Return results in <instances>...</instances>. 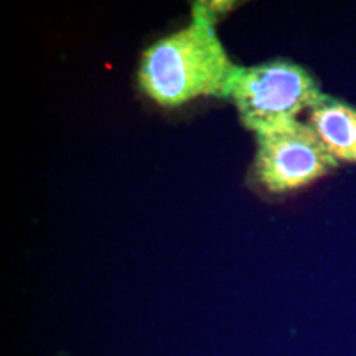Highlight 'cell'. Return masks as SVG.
<instances>
[{
    "mask_svg": "<svg viewBox=\"0 0 356 356\" xmlns=\"http://www.w3.org/2000/svg\"><path fill=\"white\" fill-rule=\"evenodd\" d=\"M191 23L160 38L141 56V91L161 107H178L200 97L229 99L236 66L222 45L216 22L195 3Z\"/></svg>",
    "mask_w": 356,
    "mask_h": 356,
    "instance_id": "1",
    "label": "cell"
},
{
    "mask_svg": "<svg viewBox=\"0 0 356 356\" xmlns=\"http://www.w3.org/2000/svg\"><path fill=\"white\" fill-rule=\"evenodd\" d=\"M318 81L305 67L277 58L241 67L229 98L245 129L260 135L297 120L323 97Z\"/></svg>",
    "mask_w": 356,
    "mask_h": 356,
    "instance_id": "2",
    "label": "cell"
},
{
    "mask_svg": "<svg viewBox=\"0 0 356 356\" xmlns=\"http://www.w3.org/2000/svg\"><path fill=\"white\" fill-rule=\"evenodd\" d=\"M256 143L254 177L273 194L302 189L339 166L316 131L298 119L256 135Z\"/></svg>",
    "mask_w": 356,
    "mask_h": 356,
    "instance_id": "3",
    "label": "cell"
},
{
    "mask_svg": "<svg viewBox=\"0 0 356 356\" xmlns=\"http://www.w3.org/2000/svg\"><path fill=\"white\" fill-rule=\"evenodd\" d=\"M307 124L338 163L356 164V107L323 94L309 110Z\"/></svg>",
    "mask_w": 356,
    "mask_h": 356,
    "instance_id": "4",
    "label": "cell"
},
{
    "mask_svg": "<svg viewBox=\"0 0 356 356\" xmlns=\"http://www.w3.org/2000/svg\"><path fill=\"white\" fill-rule=\"evenodd\" d=\"M195 4L216 22L218 16L229 13V10H232L236 6V1H197Z\"/></svg>",
    "mask_w": 356,
    "mask_h": 356,
    "instance_id": "5",
    "label": "cell"
}]
</instances>
